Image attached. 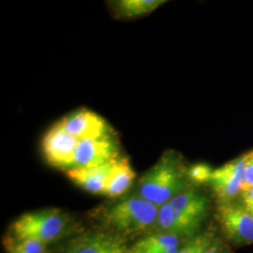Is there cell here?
<instances>
[{
	"label": "cell",
	"mask_w": 253,
	"mask_h": 253,
	"mask_svg": "<svg viewBox=\"0 0 253 253\" xmlns=\"http://www.w3.org/2000/svg\"><path fill=\"white\" fill-rule=\"evenodd\" d=\"M165 3L162 0H120L115 2V10L122 18H137L154 11Z\"/></svg>",
	"instance_id": "15"
},
{
	"label": "cell",
	"mask_w": 253,
	"mask_h": 253,
	"mask_svg": "<svg viewBox=\"0 0 253 253\" xmlns=\"http://www.w3.org/2000/svg\"><path fill=\"white\" fill-rule=\"evenodd\" d=\"M247 163L245 170L244 182L242 185L241 193L246 192L253 188V151L246 154Z\"/></svg>",
	"instance_id": "19"
},
{
	"label": "cell",
	"mask_w": 253,
	"mask_h": 253,
	"mask_svg": "<svg viewBox=\"0 0 253 253\" xmlns=\"http://www.w3.org/2000/svg\"><path fill=\"white\" fill-rule=\"evenodd\" d=\"M59 122L66 131L80 142L111 136L106 120L88 109L77 110Z\"/></svg>",
	"instance_id": "7"
},
{
	"label": "cell",
	"mask_w": 253,
	"mask_h": 253,
	"mask_svg": "<svg viewBox=\"0 0 253 253\" xmlns=\"http://www.w3.org/2000/svg\"><path fill=\"white\" fill-rule=\"evenodd\" d=\"M67 223L59 210L46 209L23 214L12 223L11 230L17 240L32 239L47 244L64 235Z\"/></svg>",
	"instance_id": "3"
},
{
	"label": "cell",
	"mask_w": 253,
	"mask_h": 253,
	"mask_svg": "<svg viewBox=\"0 0 253 253\" xmlns=\"http://www.w3.org/2000/svg\"><path fill=\"white\" fill-rule=\"evenodd\" d=\"M218 218L230 241L236 245L253 244V215L244 207L220 205Z\"/></svg>",
	"instance_id": "6"
},
{
	"label": "cell",
	"mask_w": 253,
	"mask_h": 253,
	"mask_svg": "<svg viewBox=\"0 0 253 253\" xmlns=\"http://www.w3.org/2000/svg\"><path fill=\"white\" fill-rule=\"evenodd\" d=\"M182 248L179 236L158 233L138 240L126 253H177Z\"/></svg>",
	"instance_id": "14"
},
{
	"label": "cell",
	"mask_w": 253,
	"mask_h": 253,
	"mask_svg": "<svg viewBox=\"0 0 253 253\" xmlns=\"http://www.w3.org/2000/svg\"><path fill=\"white\" fill-rule=\"evenodd\" d=\"M158 213L159 207L138 195L114 205L106 213L105 221L119 233H138L156 224Z\"/></svg>",
	"instance_id": "2"
},
{
	"label": "cell",
	"mask_w": 253,
	"mask_h": 253,
	"mask_svg": "<svg viewBox=\"0 0 253 253\" xmlns=\"http://www.w3.org/2000/svg\"><path fill=\"white\" fill-rule=\"evenodd\" d=\"M9 253H45V244L32 239L17 240L10 246Z\"/></svg>",
	"instance_id": "18"
},
{
	"label": "cell",
	"mask_w": 253,
	"mask_h": 253,
	"mask_svg": "<svg viewBox=\"0 0 253 253\" xmlns=\"http://www.w3.org/2000/svg\"><path fill=\"white\" fill-rule=\"evenodd\" d=\"M176 212L200 227L208 213V200L195 189H186L169 203Z\"/></svg>",
	"instance_id": "10"
},
{
	"label": "cell",
	"mask_w": 253,
	"mask_h": 253,
	"mask_svg": "<svg viewBox=\"0 0 253 253\" xmlns=\"http://www.w3.org/2000/svg\"><path fill=\"white\" fill-rule=\"evenodd\" d=\"M79 144L80 141L66 131L58 121L43 136L42 150L50 165L70 170L75 166V155Z\"/></svg>",
	"instance_id": "4"
},
{
	"label": "cell",
	"mask_w": 253,
	"mask_h": 253,
	"mask_svg": "<svg viewBox=\"0 0 253 253\" xmlns=\"http://www.w3.org/2000/svg\"><path fill=\"white\" fill-rule=\"evenodd\" d=\"M247 163L246 154L215 169L210 184L220 205L232 204L241 192Z\"/></svg>",
	"instance_id": "5"
},
{
	"label": "cell",
	"mask_w": 253,
	"mask_h": 253,
	"mask_svg": "<svg viewBox=\"0 0 253 253\" xmlns=\"http://www.w3.org/2000/svg\"><path fill=\"white\" fill-rule=\"evenodd\" d=\"M123 242L106 234L84 235L73 241L66 253H126Z\"/></svg>",
	"instance_id": "11"
},
{
	"label": "cell",
	"mask_w": 253,
	"mask_h": 253,
	"mask_svg": "<svg viewBox=\"0 0 253 253\" xmlns=\"http://www.w3.org/2000/svg\"><path fill=\"white\" fill-rule=\"evenodd\" d=\"M118 158L119 146L111 136L82 141L75 155L74 167L100 166Z\"/></svg>",
	"instance_id": "8"
},
{
	"label": "cell",
	"mask_w": 253,
	"mask_h": 253,
	"mask_svg": "<svg viewBox=\"0 0 253 253\" xmlns=\"http://www.w3.org/2000/svg\"><path fill=\"white\" fill-rule=\"evenodd\" d=\"M203 253H233V252H231L230 249L215 240Z\"/></svg>",
	"instance_id": "20"
},
{
	"label": "cell",
	"mask_w": 253,
	"mask_h": 253,
	"mask_svg": "<svg viewBox=\"0 0 253 253\" xmlns=\"http://www.w3.org/2000/svg\"><path fill=\"white\" fill-rule=\"evenodd\" d=\"M156 224L162 230V233L179 237L193 236L199 229L197 224L176 212L169 203L159 208Z\"/></svg>",
	"instance_id": "12"
},
{
	"label": "cell",
	"mask_w": 253,
	"mask_h": 253,
	"mask_svg": "<svg viewBox=\"0 0 253 253\" xmlns=\"http://www.w3.org/2000/svg\"><path fill=\"white\" fill-rule=\"evenodd\" d=\"M213 169L207 163H196L187 170V177L192 184L202 185L210 183Z\"/></svg>",
	"instance_id": "16"
},
{
	"label": "cell",
	"mask_w": 253,
	"mask_h": 253,
	"mask_svg": "<svg viewBox=\"0 0 253 253\" xmlns=\"http://www.w3.org/2000/svg\"><path fill=\"white\" fill-rule=\"evenodd\" d=\"M115 161L95 167H74L67 170V176L85 191L103 194Z\"/></svg>",
	"instance_id": "9"
},
{
	"label": "cell",
	"mask_w": 253,
	"mask_h": 253,
	"mask_svg": "<svg viewBox=\"0 0 253 253\" xmlns=\"http://www.w3.org/2000/svg\"><path fill=\"white\" fill-rule=\"evenodd\" d=\"M135 172L126 158H118L113 164L104 195L116 198L124 194L135 179Z\"/></svg>",
	"instance_id": "13"
},
{
	"label": "cell",
	"mask_w": 253,
	"mask_h": 253,
	"mask_svg": "<svg viewBox=\"0 0 253 253\" xmlns=\"http://www.w3.org/2000/svg\"><path fill=\"white\" fill-rule=\"evenodd\" d=\"M187 170L177 155L167 153L139 182V196L162 207L187 189Z\"/></svg>",
	"instance_id": "1"
},
{
	"label": "cell",
	"mask_w": 253,
	"mask_h": 253,
	"mask_svg": "<svg viewBox=\"0 0 253 253\" xmlns=\"http://www.w3.org/2000/svg\"><path fill=\"white\" fill-rule=\"evenodd\" d=\"M215 241V237L209 233H205L192 238L177 253H203Z\"/></svg>",
	"instance_id": "17"
},
{
	"label": "cell",
	"mask_w": 253,
	"mask_h": 253,
	"mask_svg": "<svg viewBox=\"0 0 253 253\" xmlns=\"http://www.w3.org/2000/svg\"><path fill=\"white\" fill-rule=\"evenodd\" d=\"M244 208L253 215V188L242 193Z\"/></svg>",
	"instance_id": "21"
}]
</instances>
